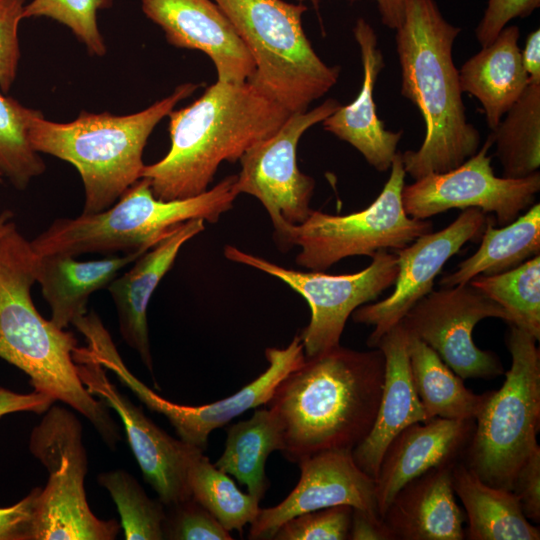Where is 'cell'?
<instances>
[{"instance_id":"obj_1","label":"cell","mask_w":540,"mask_h":540,"mask_svg":"<svg viewBox=\"0 0 540 540\" xmlns=\"http://www.w3.org/2000/svg\"><path fill=\"white\" fill-rule=\"evenodd\" d=\"M385 375L379 348H332L306 358L266 403L282 429L283 457L291 463L314 454L353 449L374 423Z\"/></svg>"},{"instance_id":"obj_2","label":"cell","mask_w":540,"mask_h":540,"mask_svg":"<svg viewBox=\"0 0 540 540\" xmlns=\"http://www.w3.org/2000/svg\"><path fill=\"white\" fill-rule=\"evenodd\" d=\"M460 32L435 0H406L395 37L401 94L419 109L425 124L420 148L401 153L405 172L414 180L452 170L480 148V133L467 121L452 58Z\"/></svg>"},{"instance_id":"obj_3","label":"cell","mask_w":540,"mask_h":540,"mask_svg":"<svg viewBox=\"0 0 540 540\" xmlns=\"http://www.w3.org/2000/svg\"><path fill=\"white\" fill-rule=\"evenodd\" d=\"M248 81H218L190 105L169 116L170 149L145 165L154 196L186 199L206 190L223 161L236 162L256 143L275 133L290 116Z\"/></svg>"},{"instance_id":"obj_4","label":"cell","mask_w":540,"mask_h":540,"mask_svg":"<svg viewBox=\"0 0 540 540\" xmlns=\"http://www.w3.org/2000/svg\"><path fill=\"white\" fill-rule=\"evenodd\" d=\"M39 255L13 223L0 238V358L22 370L34 391L47 394L85 416L110 449L121 439L108 406L81 382L72 332L41 316L31 288Z\"/></svg>"},{"instance_id":"obj_5","label":"cell","mask_w":540,"mask_h":540,"mask_svg":"<svg viewBox=\"0 0 540 540\" xmlns=\"http://www.w3.org/2000/svg\"><path fill=\"white\" fill-rule=\"evenodd\" d=\"M198 87L181 84L168 97L129 115L82 111L75 120L58 123L34 109L28 121V140L36 152L77 169L84 187L82 213H98L111 207L141 178L143 151L152 131Z\"/></svg>"},{"instance_id":"obj_6","label":"cell","mask_w":540,"mask_h":540,"mask_svg":"<svg viewBox=\"0 0 540 540\" xmlns=\"http://www.w3.org/2000/svg\"><path fill=\"white\" fill-rule=\"evenodd\" d=\"M237 175L186 199L161 200L150 183L140 178L104 211L59 218L30 241L39 255L62 253L146 252L180 224L194 219L216 223L236 197Z\"/></svg>"},{"instance_id":"obj_7","label":"cell","mask_w":540,"mask_h":540,"mask_svg":"<svg viewBox=\"0 0 540 540\" xmlns=\"http://www.w3.org/2000/svg\"><path fill=\"white\" fill-rule=\"evenodd\" d=\"M249 51L255 70L247 80L290 113L305 112L339 78L314 51L303 27L304 4L283 0H214Z\"/></svg>"},{"instance_id":"obj_8","label":"cell","mask_w":540,"mask_h":540,"mask_svg":"<svg viewBox=\"0 0 540 540\" xmlns=\"http://www.w3.org/2000/svg\"><path fill=\"white\" fill-rule=\"evenodd\" d=\"M538 340L509 324L511 366L500 389L489 395L475 419L464 463L485 483L512 491L514 479L539 449L540 352Z\"/></svg>"},{"instance_id":"obj_9","label":"cell","mask_w":540,"mask_h":540,"mask_svg":"<svg viewBox=\"0 0 540 540\" xmlns=\"http://www.w3.org/2000/svg\"><path fill=\"white\" fill-rule=\"evenodd\" d=\"M390 169L381 193L367 208L345 215L312 210L301 224L287 225L274 234L277 247L287 251L298 246L296 264L323 271L346 257L401 249L432 232L430 221L410 217L403 207L406 172L400 152Z\"/></svg>"},{"instance_id":"obj_10","label":"cell","mask_w":540,"mask_h":540,"mask_svg":"<svg viewBox=\"0 0 540 540\" xmlns=\"http://www.w3.org/2000/svg\"><path fill=\"white\" fill-rule=\"evenodd\" d=\"M29 450L49 473L37 498L31 540L115 539L120 525L97 518L87 502L88 461L79 419L51 405L31 432Z\"/></svg>"},{"instance_id":"obj_11","label":"cell","mask_w":540,"mask_h":540,"mask_svg":"<svg viewBox=\"0 0 540 540\" xmlns=\"http://www.w3.org/2000/svg\"><path fill=\"white\" fill-rule=\"evenodd\" d=\"M224 256L278 278L305 299L311 312L309 324L300 334L306 358L339 346L350 315L378 298L398 275L397 256L387 250L371 256L365 269L340 275L288 269L232 245L224 247Z\"/></svg>"},{"instance_id":"obj_12","label":"cell","mask_w":540,"mask_h":540,"mask_svg":"<svg viewBox=\"0 0 540 540\" xmlns=\"http://www.w3.org/2000/svg\"><path fill=\"white\" fill-rule=\"evenodd\" d=\"M340 107L327 99L312 110L292 113L268 138L249 148L239 159L241 171L236 189L256 197L266 209L274 234L287 225L304 222L313 210L310 202L315 180L297 166V145L310 127L322 122Z\"/></svg>"},{"instance_id":"obj_13","label":"cell","mask_w":540,"mask_h":540,"mask_svg":"<svg viewBox=\"0 0 540 540\" xmlns=\"http://www.w3.org/2000/svg\"><path fill=\"white\" fill-rule=\"evenodd\" d=\"M486 318L510 323L508 313L470 283L432 290L403 317L405 331L417 337L463 380L491 379L504 373L497 354L482 350L473 330Z\"/></svg>"},{"instance_id":"obj_14","label":"cell","mask_w":540,"mask_h":540,"mask_svg":"<svg viewBox=\"0 0 540 540\" xmlns=\"http://www.w3.org/2000/svg\"><path fill=\"white\" fill-rule=\"evenodd\" d=\"M492 146L489 134L478 151L458 167L404 185L402 202L407 215L424 220L450 209L478 208L494 213L497 224L504 226L529 209L540 190L539 171L524 178L497 177L488 154Z\"/></svg>"},{"instance_id":"obj_15","label":"cell","mask_w":540,"mask_h":540,"mask_svg":"<svg viewBox=\"0 0 540 540\" xmlns=\"http://www.w3.org/2000/svg\"><path fill=\"white\" fill-rule=\"evenodd\" d=\"M265 355L268 367L255 380L226 398L200 406L180 405L158 395L130 372L116 346L103 349L98 360L150 410L163 415L179 439L204 451L212 431L250 409L266 405L281 380L305 360L300 335L285 348H267Z\"/></svg>"},{"instance_id":"obj_16","label":"cell","mask_w":540,"mask_h":540,"mask_svg":"<svg viewBox=\"0 0 540 540\" xmlns=\"http://www.w3.org/2000/svg\"><path fill=\"white\" fill-rule=\"evenodd\" d=\"M72 355L87 391L119 415L143 477L157 493L158 499L166 507L190 499L188 470L194 457L202 450L171 437L158 427L110 382L106 369L86 347L77 346Z\"/></svg>"},{"instance_id":"obj_17","label":"cell","mask_w":540,"mask_h":540,"mask_svg":"<svg viewBox=\"0 0 540 540\" xmlns=\"http://www.w3.org/2000/svg\"><path fill=\"white\" fill-rule=\"evenodd\" d=\"M488 219L489 215L480 209L467 208L444 229L424 234L394 250L398 263L394 291L385 299L364 304L352 313L354 322L373 326L368 347L376 348L380 339L433 290L434 280L444 264L466 242L480 239Z\"/></svg>"},{"instance_id":"obj_18","label":"cell","mask_w":540,"mask_h":540,"mask_svg":"<svg viewBox=\"0 0 540 540\" xmlns=\"http://www.w3.org/2000/svg\"><path fill=\"white\" fill-rule=\"evenodd\" d=\"M297 465L300 468L297 485L279 504L259 509L250 524L249 539H273L275 532L287 520L337 505H349L380 516L375 479L356 464L352 451L320 452Z\"/></svg>"},{"instance_id":"obj_19","label":"cell","mask_w":540,"mask_h":540,"mask_svg":"<svg viewBox=\"0 0 540 540\" xmlns=\"http://www.w3.org/2000/svg\"><path fill=\"white\" fill-rule=\"evenodd\" d=\"M144 14L177 48L209 56L218 81L242 83L255 70L254 61L232 23L211 0H141Z\"/></svg>"},{"instance_id":"obj_20","label":"cell","mask_w":540,"mask_h":540,"mask_svg":"<svg viewBox=\"0 0 540 540\" xmlns=\"http://www.w3.org/2000/svg\"><path fill=\"white\" fill-rule=\"evenodd\" d=\"M474 425V420L436 417L403 429L388 445L375 479L381 518L405 484L431 469L459 461Z\"/></svg>"},{"instance_id":"obj_21","label":"cell","mask_w":540,"mask_h":540,"mask_svg":"<svg viewBox=\"0 0 540 540\" xmlns=\"http://www.w3.org/2000/svg\"><path fill=\"white\" fill-rule=\"evenodd\" d=\"M204 222L203 219H194L180 224L107 286L116 308L123 340L138 353L151 373L153 361L147 323L148 304L182 246L204 231Z\"/></svg>"},{"instance_id":"obj_22","label":"cell","mask_w":540,"mask_h":540,"mask_svg":"<svg viewBox=\"0 0 540 540\" xmlns=\"http://www.w3.org/2000/svg\"><path fill=\"white\" fill-rule=\"evenodd\" d=\"M353 34L360 49L363 67L361 89L353 102L340 105L322 124L327 132L358 150L369 165L379 172H386L398 152L397 146L403 131L385 129L377 115L373 92L385 64L374 29L365 19L359 18Z\"/></svg>"},{"instance_id":"obj_23","label":"cell","mask_w":540,"mask_h":540,"mask_svg":"<svg viewBox=\"0 0 540 540\" xmlns=\"http://www.w3.org/2000/svg\"><path fill=\"white\" fill-rule=\"evenodd\" d=\"M408 335L397 324L378 342L385 358V375L377 414L370 432L352 451L356 464L376 479L390 442L407 426L427 421L411 376Z\"/></svg>"},{"instance_id":"obj_24","label":"cell","mask_w":540,"mask_h":540,"mask_svg":"<svg viewBox=\"0 0 540 540\" xmlns=\"http://www.w3.org/2000/svg\"><path fill=\"white\" fill-rule=\"evenodd\" d=\"M442 465L405 484L382 519L394 540L465 539V513L456 502L452 471Z\"/></svg>"},{"instance_id":"obj_25","label":"cell","mask_w":540,"mask_h":540,"mask_svg":"<svg viewBox=\"0 0 540 540\" xmlns=\"http://www.w3.org/2000/svg\"><path fill=\"white\" fill-rule=\"evenodd\" d=\"M519 36L516 25L506 26L492 43L482 47L458 70L462 92L480 102L491 130L529 84L518 45Z\"/></svg>"},{"instance_id":"obj_26","label":"cell","mask_w":540,"mask_h":540,"mask_svg":"<svg viewBox=\"0 0 540 540\" xmlns=\"http://www.w3.org/2000/svg\"><path fill=\"white\" fill-rule=\"evenodd\" d=\"M143 251L78 261L74 256L53 253L39 255L36 282L51 309V321L61 329L87 313L90 295L107 287L118 272L133 263Z\"/></svg>"},{"instance_id":"obj_27","label":"cell","mask_w":540,"mask_h":540,"mask_svg":"<svg viewBox=\"0 0 540 540\" xmlns=\"http://www.w3.org/2000/svg\"><path fill=\"white\" fill-rule=\"evenodd\" d=\"M453 489L465 509L470 540H539L540 530L524 515L511 490L482 481L464 462L452 471Z\"/></svg>"},{"instance_id":"obj_28","label":"cell","mask_w":540,"mask_h":540,"mask_svg":"<svg viewBox=\"0 0 540 540\" xmlns=\"http://www.w3.org/2000/svg\"><path fill=\"white\" fill-rule=\"evenodd\" d=\"M493 224L489 216L478 250L459 263L455 271L442 277L441 288L469 283L478 275L499 274L540 255L539 203L502 228Z\"/></svg>"},{"instance_id":"obj_29","label":"cell","mask_w":540,"mask_h":540,"mask_svg":"<svg viewBox=\"0 0 540 540\" xmlns=\"http://www.w3.org/2000/svg\"><path fill=\"white\" fill-rule=\"evenodd\" d=\"M407 335L413 385L427 420L439 417L475 421L489 391L476 394L466 388L463 379L432 348L417 337Z\"/></svg>"},{"instance_id":"obj_30","label":"cell","mask_w":540,"mask_h":540,"mask_svg":"<svg viewBox=\"0 0 540 540\" xmlns=\"http://www.w3.org/2000/svg\"><path fill=\"white\" fill-rule=\"evenodd\" d=\"M226 432L225 449L214 465L235 477L261 501L270 485L265 473L266 460L283 445L278 419L268 407H258L249 419L229 425Z\"/></svg>"},{"instance_id":"obj_31","label":"cell","mask_w":540,"mask_h":540,"mask_svg":"<svg viewBox=\"0 0 540 540\" xmlns=\"http://www.w3.org/2000/svg\"><path fill=\"white\" fill-rule=\"evenodd\" d=\"M502 177L524 178L540 167V82L529 81L490 133Z\"/></svg>"},{"instance_id":"obj_32","label":"cell","mask_w":540,"mask_h":540,"mask_svg":"<svg viewBox=\"0 0 540 540\" xmlns=\"http://www.w3.org/2000/svg\"><path fill=\"white\" fill-rule=\"evenodd\" d=\"M191 497L202 505L227 530L242 531L259 512L256 497L243 493L209 458L199 452L188 470Z\"/></svg>"},{"instance_id":"obj_33","label":"cell","mask_w":540,"mask_h":540,"mask_svg":"<svg viewBox=\"0 0 540 540\" xmlns=\"http://www.w3.org/2000/svg\"><path fill=\"white\" fill-rule=\"evenodd\" d=\"M497 302L510 323L540 339V255L495 275H478L470 282Z\"/></svg>"},{"instance_id":"obj_34","label":"cell","mask_w":540,"mask_h":540,"mask_svg":"<svg viewBox=\"0 0 540 540\" xmlns=\"http://www.w3.org/2000/svg\"><path fill=\"white\" fill-rule=\"evenodd\" d=\"M33 111L0 91V174L18 190L26 189L46 170L45 162L28 140V121Z\"/></svg>"},{"instance_id":"obj_35","label":"cell","mask_w":540,"mask_h":540,"mask_svg":"<svg viewBox=\"0 0 540 540\" xmlns=\"http://www.w3.org/2000/svg\"><path fill=\"white\" fill-rule=\"evenodd\" d=\"M97 481L117 506L125 539H164L165 505L149 498L131 474L117 469L99 474Z\"/></svg>"},{"instance_id":"obj_36","label":"cell","mask_w":540,"mask_h":540,"mask_svg":"<svg viewBox=\"0 0 540 540\" xmlns=\"http://www.w3.org/2000/svg\"><path fill=\"white\" fill-rule=\"evenodd\" d=\"M108 0H32L24 6L22 19L48 17L71 29L91 55L106 54V45L97 25V10Z\"/></svg>"},{"instance_id":"obj_37","label":"cell","mask_w":540,"mask_h":540,"mask_svg":"<svg viewBox=\"0 0 540 540\" xmlns=\"http://www.w3.org/2000/svg\"><path fill=\"white\" fill-rule=\"evenodd\" d=\"M353 508L337 505L297 515L284 522L274 540H346Z\"/></svg>"},{"instance_id":"obj_38","label":"cell","mask_w":540,"mask_h":540,"mask_svg":"<svg viewBox=\"0 0 540 540\" xmlns=\"http://www.w3.org/2000/svg\"><path fill=\"white\" fill-rule=\"evenodd\" d=\"M164 539L231 540L232 536L202 505L192 497L168 507Z\"/></svg>"},{"instance_id":"obj_39","label":"cell","mask_w":540,"mask_h":540,"mask_svg":"<svg viewBox=\"0 0 540 540\" xmlns=\"http://www.w3.org/2000/svg\"><path fill=\"white\" fill-rule=\"evenodd\" d=\"M25 0H0V90L10 91L17 76L21 52L19 23Z\"/></svg>"},{"instance_id":"obj_40","label":"cell","mask_w":540,"mask_h":540,"mask_svg":"<svg viewBox=\"0 0 540 540\" xmlns=\"http://www.w3.org/2000/svg\"><path fill=\"white\" fill-rule=\"evenodd\" d=\"M540 6V0H488L475 35L482 47L494 41L515 18H525Z\"/></svg>"},{"instance_id":"obj_41","label":"cell","mask_w":540,"mask_h":540,"mask_svg":"<svg viewBox=\"0 0 540 540\" xmlns=\"http://www.w3.org/2000/svg\"><path fill=\"white\" fill-rule=\"evenodd\" d=\"M525 517L540 522V448L519 469L512 486Z\"/></svg>"},{"instance_id":"obj_42","label":"cell","mask_w":540,"mask_h":540,"mask_svg":"<svg viewBox=\"0 0 540 540\" xmlns=\"http://www.w3.org/2000/svg\"><path fill=\"white\" fill-rule=\"evenodd\" d=\"M42 488H33L16 504L0 508V540H31L37 498Z\"/></svg>"},{"instance_id":"obj_43","label":"cell","mask_w":540,"mask_h":540,"mask_svg":"<svg viewBox=\"0 0 540 540\" xmlns=\"http://www.w3.org/2000/svg\"><path fill=\"white\" fill-rule=\"evenodd\" d=\"M55 400L44 393L33 391L20 394L0 386V418L15 412L44 413Z\"/></svg>"},{"instance_id":"obj_44","label":"cell","mask_w":540,"mask_h":540,"mask_svg":"<svg viewBox=\"0 0 540 540\" xmlns=\"http://www.w3.org/2000/svg\"><path fill=\"white\" fill-rule=\"evenodd\" d=\"M348 539L394 540V536L380 516L353 508Z\"/></svg>"},{"instance_id":"obj_45","label":"cell","mask_w":540,"mask_h":540,"mask_svg":"<svg viewBox=\"0 0 540 540\" xmlns=\"http://www.w3.org/2000/svg\"><path fill=\"white\" fill-rule=\"evenodd\" d=\"M523 67L531 82H540V30L532 31L521 51Z\"/></svg>"},{"instance_id":"obj_46","label":"cell","mask_w":540,"mask_h":540,"mask_svg":"<svg viewBox=\"0 0 540 540\" xmlns=\"http://www.w3.org/2000/svg\"><path fill=\"white\" fill-rule=\"evenodd\" d=\"M300 2L305 0H298ZM316 6L318 0H310ZM381 22L387 28L396 30L403 22L406 0H375Z\"/></svg>"},{"instance_id":"obj_47","label":"cell","mask_w":540,"mask_h":540,"mask_svg":"<svg viewBox=\"0 0 540 540\" xmlns=\"http://www.w3.org/2000/svg\"><path fill=\"white\" fill-rule=\"evenodd\" d=\"M13 212L10 210H5L0 214V238L9 230L11 225L14 223L12 221Z\"/></svg>"},{"instance_id":"obj_48","label":"cell","mask_w":540,"mask_h":540,"mask_svg":"<svg viewBox=\"0 0 540 540\" xmlns=\"http://www.w3.org/2000/svg\"><path fill=\"white\" fill-rule=\"evenodd\" d=\"M3 178H4V177L0 174V183H2Z\"/></svg>"}]
</instances>
